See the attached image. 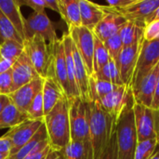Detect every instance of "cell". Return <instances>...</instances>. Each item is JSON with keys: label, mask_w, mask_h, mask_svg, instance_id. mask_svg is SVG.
I'll return each instance as SVG.
<instances>
[{"label": "cell", "mask_w": 159, "mask_h": 159, "mask_svg": "<svg viewBox=\"0 0 159 159\" xmlns=\"http://www.w3.org/2000/svg\"><path fill=\"white\" fill-rule=\"evenodd\" d=\"M95 78L107 81L111 84H114L116 86H123L122 79L120 77L117 66L116 62L111 60L107 64H105L100 71L92 75Z\"/></svg>", "instance_id": "27"}, {"label": "cell", "mask_w": 159, "mask_h": 159, "mask_svg": "<svg viewBox=\"0 0 159 159\" xmlns=\"http://www.w3.org/2000/svg\"><path fill=\"white\" fill-rule=\"evenodd\" d=\"M27 119H29L27 115L9 102L0 113V129L14 128Z\"/></svg>", "instance_id": "25"}, {"label": "cell", "mask_w": 159, "mask_h": 159, "mask_svg": "<svg viewBox=\"0 0 159 159\" xmlns=\"http://www.w3.org/2000/svg\"><path fill=\"white\" fill-rule=\"evenodd\" d=\"M98 159H117V145H116V130L113 133L108 144L104 148L103 152Z\"/></svg>", "instance_id": "35"}, {"label": "cell", "mask_w": 159, "mask_h": 159, "mask_svg": "<svg viewBox=\"0 0 159 159\" xmlns=\"http://www.w3.org/2000/svg\"><path fill=\"white\" fill-rule=\"evenodd\" d=\"M34 35L44 38L48 46H52L59 40L54 24L48 17L46 11L33 12L29 18L24 20V40Z\"/></svg>", "instance_id": "6"}, {"label": "cell", "mask_w": 159, "mask_h": 159, "mask_svg": "<svg viewBox=\"0 0 159 159\" xmlns=\"http://www.w3.org/2000/svg\"><path fill=\"white\" fill-rule=\"evenodd\" d=\"M49 48L52 51V64L48 77H52L59 83L65 96L69 100L71 98V91H70L66 57H65L62 39L61 38L59 39L55 44L49 46Z\"/></svg>", "instance_id": "9"}, {"label": "cell", "mask_w": 159, "mask_h": 159, "mask_svg": "<svg viewBox=\"0 0 159 159\" xmlns=\"http://www.w3.org/2000/svg\"><path fill=\"white\" fill-rule=\"evenodd\" d=\"M13 64H14V62L0 58V75L9 71V70H11Z\"/></svg>", "instance_id": "41"}, {"label": "cell", "mask_w": 159, "mask_h": 159, "mask_svg": "<svg viewBox=\"0 0 159 159\" xmlns=\"http://www.w3.org/2000/svg\"><path fill=\"white\" fill-rule=\"evenodd\" d=\"M112 59H111V57L108 53V50L105 48L103 42L95 36L94 54H93V74L100 71Z\"/></svg>", "instance_id": "29"}, {"label": "cell", "mask_w": 159, "mask_h": 159, "mask_svg": "<svg viewBox=\"0 0 159 159\" xmlns=\"http://www.w3.org/2000/svg\"><path fill=\"white\" fill-rule=\"evenodd\" d=\"M24 50L27 53L36 73L47 78L52 64V51L47 41L39 35L24 40Z\"/></svg>", "instance_id": "3"}, {"label": "cell", "mask_w": 159, "mask_h": 159, "mask_svg": "<svg viewBox=\"0 0 159 159\" xmlns=\"http://www.w3.org/2000/svg\"><path fill=\"white\" fill-rule=\"evenodd\" d=\"M159 7V0H135L125 8L114 9L127 20L145 23L146 19ZM113 9V8H112Z\"/></svg>", "instance_id": "17"}, {"label": "cell", "mask_w": 159, "mask_h": 159, "mask_svg": "<svg viewBox=\"0 0 159 159\" xmlns=\"http://www.w3.org/2000/svg\"><path fill=\"white\" fill-rule=\"evenodd\" d=\"M24 51V45L14 40H4L0 45V58L15 62Z\"/></svg>", "instance_id": "28"}, {"label": "cell", "mask_w": 159, "mask_h": 159, "mask_svg": "<svg viewBox=\"0 0 159 159\" xmlns=\"http://www.w3.org/2000/svg\"><path fill=\"white\" fill-rule=\"evenodd\" d=\"M11 75L13 80V92L39 76L25 50L14 62L11 68Z\"/></svg>", "instance_id": "16"}, {"label": "cell", "mask_w": 159, "mask_h": 159, "mask_svg": "<svg viewBox=\"0 0 159 159\" xmlns=\"http://www.w3.org/2000/svg\"><path fill=\"white\" fill-rule=\"evenodd\" d=\"M159 20V7L146 19L145 20V24H147L148 22H151L153 20Z\"/></svg>", "instance_id": "45"}, {"label": "cell", "mask_w": 159, "mask_h": 159, "mask_svg": "<svg viewBox=\"0 0 159 159\" xmlns=\"http://www.w3.org/2000/svg\"><path fill=\"white\" fill-rule=\"evenodd\" d=\"M62 42L64 46L65 57H66V64H67V73H68V79L70 84V91H71V98L69 100L80 97V92L77 87L76 79H75V63L72 54V38L69 33H64L62 37Z\"/></svg>", "instance_id": "23"}, {"label": "cell", "mask_w": 159, "mask_h": 159, "mask_svg": "<svg viewBox=\"0 0 159 159\" xmlns=\"http://www.w3.org/2000/svg\"><path fill=\"white\" fill-rule=\"evenodd\" d=\"M151 108L153 110H155V111H159V75L158 78H157V86H156V90H155L154 99H153V102H152Z\"/></svg>", "instance_id": "40"}, {"label": "cell", "mask_w": 159, "mask_h": 159, "mask_svg": "<svg viewBox=\"0 0 159 159\" xmlns=\"http://www.w3.org/2000/svg\"><path fill=\"white\" fill-rule=\"evenodd\" d=\"M44 85V78L37 76L28 84L22 86L19 89L8 95L9 101L22 113L26 114L32 102L36 95L42 91Z\"/></svg>", "instance_id": "13"}, {"label": "cell", "mask_w": 159, "mask_h": 159, "mask_svg": "<svg viewBox=\"0 0 159 159\" xmlns=\"http://www.w3.org/2000/svg\"><path fill=\"white\" fill-rule=\"evenodd\" d=\"M3 42H4V39H3V37H2V35H1V34H0V45H1Z\"/></svg>", "instance_id": "49"}, {"label": "cell", "mask_w": 159, "mask_h": 159, "mask_svg": "<svg viewBox=\"0 0 159 159\" xmlns=\"http://www.w3.org/2000/svg\"><path fill=\"white\" fill-rule=\"evenodd\" d=\"M47 8H49L55 12L60 13L59 9V0H45Z\"/></svg>", "instance_id": "44"}, {"label": "cell", "mask_w": 159, "mask_h": 159, "mask_svg": "<svg viewBox=\"0 0 159 159\" xmlns=\"http://www.w3.org/2000/svg\"><path fill=\"white\" fill-rule=\"evenodd\" d=\"M50 148H51V147H50V145H49L48 147H47V148L44 149L43 151L39 152V153H37V154L32 155V156H30V157H26V158L24 159H46L48 154V152H49V150H50Z\"/></svg>", "instance_id": "42"}, {"label": "cell", "mask_w": 159, "mask_h": 159, "mask_svg": "<svg viewBox=\"0 0 159 159\" xmlns=\"http://www.w3.org/2000/svg\"><path fill=\"white\" fill-rule=\"evenodd\" d=\"M46 159H64V157H63L61 151H58V150H54L50 148Z\"/></svg>", "instance_id": "43"}, {"label": "cell", "mask_w": 159, "mask_h": 159, "mask_svg": "<svg viewBox=\"0 0 159 159\" xmlns=\"http://www.w3.org/2000/svg\"><path fill=\"white\" fill-rule=\"evenodd\" d=\"M79 7L81 25L91 31H93L106 14L104 6H100L88 0H79Z\"/></svg>", "instance_id": "19"}, {"label": "cell", "mask_w": 159, "mask_h": 159, "mask_svg": "<svg viewBox=\"0 0 159 159\" xmlns=\"http://www.w3.org/2000/svg\"><path fill=\"white\" fill-rule=\"evenodd\" d=\"M103 44H104L105 48H107L111 59L115 61L124 48L123 42H122V39H121L119 34H116L111 36L110 38L105 40L103 42Z\"/></svg>", "instance_id": "33"}, {"label": "cell", "mask_w": 159, "mask_h": 159, "mask_svg": "<svg viewBox=\"0 0 159 159\" xmlns=\"http://www.w3.org/2000/svg\"><path fill=\"white\" fill-rule=\"evenodd\" d=\"M145 23L133 20H127L119 31V35L122 39L123 46L130 47L143 40V33Z\"/></svg>", "instance_id": "24"}, {"label": "cell", "mask_w": 159, "mask_h": 159, "mask_svg": "<svg viewBox=\"0 0 159 159\" xmlns=\"http://www.w3.org/2000/svg\"><path fill=\"white\" fill-rule=\"evenodd\" d=\"M158 75L159 63L140 81L136 87L131 89L136 103L151 108Z\"/></svg>", "instance_id": "15"}, {"label": "cell", "mask_w": 159, "mask_h": 159, "mask_svg": "<svg viewBox=\"0 0 159 159\" xmlns=\"http://www.w3.org/2000/svg\"><path fill=\"white\" fill-rule=\"evenodd\" d=\"M135 0H108L106 1L107 7L113 9H121L131 5Z\"/></svg>", "instance_id": "38"}, {"label": "cell", "mask_w": 159, "mask_h": 159, "mask_svg": "<svg viewBox=\"0 0 159 159\" xmlns=\"http://www.w3.org/2000/svg\"><path fill=\"white\" fill-rule=\"evenodd\" d=\"M69 103L71 141L83 142L86 144L92 146L86 102L78 97L69 100Z\"/></svg>", "instance_id": "4"}, {"label": "cell", "mask_w": 159, "mask_h": 159, "mask_svg": "<svg viewBox=\"0 0 159 159\" xmlns=\"http://www.w3.org/2000/svg\"><path fill=\"white\" fill-rule=\"evenodd\" d=\"M61 153L64 159H94L92 146L78 141H71Z\"/></svg>", "instance_id": "26"}, {"label": "cell", "mask_w": 159, "mask_h": 159, "mask_svg": "<svg viewBox=\"0 0 159 159\" xmlns=\"http://www.w3.org/2000/svg\"><path fill=\"white\" fill-rule=\"evenodd\" d=\"M159 63V39L145 41L143 39L130 88L136 87L140 81Z\"/></svg>", "instance_id": "7"}, {"label": "cell", "mask_w": 159, "mask_h": 159, "mask_svg": "<svg viewBox=\"0 0 159 159\" xmlns=\"http://www.w3.org/2000/svg\"><path fill=\"white\" fill-rule=\"evenodd\" d=\"M68 33L81 56L89 75H92L95 44V36L93 32L84 26H79L69 29Z\"/></svg>", "instance_id": "8"}, {"label": "cell", "mask_w": 159, "mask_h": 159, "mask_svg": "<svg viewBox=\"0 0 159 159\" xmlns=\"http://www.w3.org/2000/svg\"><path fill=\"white\" fill-rule=\"evenodd\" d=\"M60 15L66 22L68 30L81 25L79 0H59Z\"/></svg>", "instance_id": "21"}, {"label": "cell", "mask_w": 159, "mask_h": 159, "mask_svg": "<svg viewBox=\"0 0 159 159\" xmlns=\"http://www.w3.org/2000/svg\"><path fill=\"white\" fill-rule=\"evenodd\" d=\"M158 145V139H149L138 143L134 153V159H150L157 151Z\"/></svg>", "instance_id": "31"}, {"label": "cell", "mask_w": 159, "mask_h": 159, "mask_svg": "<svg viewBox=\"0 0 159 159\" xmlns=\"http://www.w3.org/2000/svg\"><path fill=\"white\" fill-rule=\"evenodd\" d=\"M27 116L32 120H42L44 121L45 113H44V102H43V95L42 91L39 92L36 97L32 102L27 113Z\"/></svg>", "instance_id": "32"}, {"label": "cell", "mask_w": 159, "mask_h": 159, "mask_svg": "<svg viewBox=\"0 0 159 159\" xmlns=\"http://www.w3.org/2000/svg\"><path fill=\"white\" fill-rule=\"evenodd\" d=\"M94 159H98L116 130V120L98 101L86 102Z\"/></svg>", "instance_id": "1"}, {"label": "cell", "mask_w": 159, "mask_h": 159, "mask_svg": "<svg viewBox=\"0 0 159 159\" xmlns=\"http://www.w3.org/2000/svg\"><path fill=\"white\" fill-rule=\"evenodd\" d=\"M43 123L44 121L42 120L27 119L18 126L9 129L4 135L8 138L11 143L10 156L16 154L23 145H25L34 136Z\"/></svg>", "instance_id": "11"}, {"label": "cell", "mask_w": 159, "mask_h": 159, "mask_svg": "<svg viewBox=\"0 0 159 159\" xmlns=\"http://www.w3.org/2000/svg\"><path fill=\"white\" fill-rule=\"evenodd\" d=\"M0 9L24 40V18L17 0H0Z\"/></svg>", "instance_id": "22"}, {"label": "cell", "mask_w": 159, "mask_h": 159, "mask_svg": "<svg viewBox=\"0 0 159 159\" xmlns=\"http://www.w3.org/2000/svg\"><path fill=\"white\" fill-rule=\"evenodd\" d=\"M104 8L106 10L105 16L92 31L94 35L102 42L118 34L122 26L127 22V20L114 9L107 6Z\"/></svg>", "instance_id": "14"}, {"label": "cell", "mask_w": 159, "mask_h": 159, "mask_svg": "<svg viewBox=\"0 0 159 159\" xmlns=\"http://www.w3.org/2000/svg\"><path fill=\"white\" fill-rule=\"evenodd\" d=\"M143 39L145 41H154L159 39V20L148 22L145 25Z\"/></svg>", "instance_id": "36"}, {"label": "cell", "mask_w": 159, "mask_h": 159, "mask_svg": "<svg viewBox=\"0 0 159 159\" xmlns=\"http://www.w3.org/2000/svg\"><path fill=\"white\" fill-rule=\"evenodd\" d=\"M0 34L4 40L9 39L17 41L20 44L24 43L23 38L12 25V23L8 20V19L5 16V14L0 9Z\"/></svg>", "instance_id": "30"}, {"label": "cell", "mask_w": 159, "mask_h": 159, "mask_svg": "<svg viewBox=\"0 0 159 159\" xmlns=\"http://www.w3.org/2000/svg\"><path fill=\"white\" fill-rule=\"evenodd\" d=\"M143 40L134 44L130 47H125L119 53L117 59L115 61L120 77L124 85L130 87L133 74L136 68L137 61L141 52Z\"/></svg>", "instance_id": "10"}, {"label": "cell", "mask_w": 159, "mask_h": 159, "mask_svg": "<svg viewBox=\"0 0 159 159\" xmlns=\"http://www.w3.org/2000/svg\"><path fill=\"white\" fill-rule=\"evenodd\" d=\"M9 98L8 96H4V95H0V113L2 112V110L4 109V107L9 102Z\"/></svg>", "instance_id": "46"}, {"label": "cell", "mask_w": 159, "mask_h": 159, "mask_svg": "<svg viewBox=\"0 0 159 159\" xmlns=\"http://www.w3.org/2000/svg\"><path fill=\"white\" fill-rule=\"evenodd\" d=\"M133 97L130 87L123 85L118 86L113 92L102 98L99 102L102 107L116 120H118L121 113L125 109L129 100Z\"/></svg>", "instance_id": "12"}, {"label": "cell", "mask_w": 159, "mask_h": 159, "mask_svg": "<svg viewBox=\"0 0 159 159\" xmlns=\"http://www.w3.org/2000/svg\"><path fill=\"white\" fill-rule=\"evenodd\" d=\"M133 111L138 143L149 139L159 140V111L138 104L135 101Z\"/></svg>", "instance_id": "5"}, {"label": "cell", "mask_w": 159, "mask_h": 159, "mask_svg": "<svg viewBox=\"0 0 159 159\" xmlns=\"http://www.w3.org/2000/svg\"><path fill=\"white\" fill-rule=\"evenodd\" d=\"M48 146H49V142H48V132H47L46 126L43 123L42 126L34 134V136L25 145H23L16 154L10 156L8 159H24L32 155L43 151Z\"/></svg>", "instance_id": "18"}, {"label": "cell", "mask_w": 159, "mask_h": 159, "mask_svg": "<svg viewBox=\"0 0 159 159\" xmlns=\"http://www.w3.org/2000/svg\"><path fill=\"white\" fill-rule=\"evenodd\" d=\"M9 155L8 154H4V153H0V159H8Z\"/></svg>", "instance_id": "48"}, {"label": "cell", "mask_w": 159, "mask_h": 159, "mask_svg": "<svg viewBox=\"0 0 159 159\" xmlns=\"http://www.w3.org/2000/svg\"><path fill=\"white\" fill-rule=\"evenodd\" d=\"M159 146V145H158ZM150 159H159V148L157 147V151L155 152V154L151 157V158Z\"/></svg>", "instance_id": "47"}, {"label": "cell", "mask_w": 159, "mask_h": 159, "mask_svg": "<svg viewBox=\"0 0 159 159\" xmlns=\"http://www.w3.org/2000/svg\"><path fill=\"white\" fill-rule=\"evenodd\" d=\"M69 110V100L67 97H63L45 116L44 124L47 129L49 145L54 150L61 151L71 142Z\"/></svg>", "instance_id": "2"}, {"label": "cell", "mask_w": 159, "mask_h": 159, "mask_svg": "<svg viewBox=\"0 0 159 159\" xmlns=\"http://www.w3.org/2000/svg\"><path fill=\"white\" fill-rule=\"evenodd\" d=\"M17 3L20 7L26 6L31 7L34 12H44L47 8L45 0H17Z\"/></svg>", "instance_id": "37"}, {"label": "cell", "mask_w": 159, "mask_h": 159, "mask_svg": "<svg viewBox=\"0 0 159 159\" xmlns=\"http://www.w3.org/2000/svg\"><path fill=\"white\" fill-rule=\"evenodd\" d=\"M11 151V143L8 138H7L5 135L0 137V153L8 154L10 156Z\"/></svg>", "instance_id": "39"}, {"label": "cell", "mask_w": 159, "mask_h": 159, "mask_svg": "<svg viewBox=\"0 0 159 159\" xmlns=\"http://www.w3.org/2000/svg\"><path fill=\"white\" fill-rule=\"evenodd\" d=\"M13 92V80L11 70L0 75V95L8 96Z\"/></svg>", "instance_id": "34"}, {"label": "cell", "mask_w": 159, "mask_h": 159, "mask_svg": "<svg viewBox=\"0 0 159 159\" xmlns=\"http://www.w3.org/2000/svg\"><path fill=\"white\" fill-rule=\"evenodd\" d=\"M42 95L45 116L48 115L63 97H66L61 87L52 77H47L44 79Z\"/></svg>", "instance_id": "20"}]
</instances>
